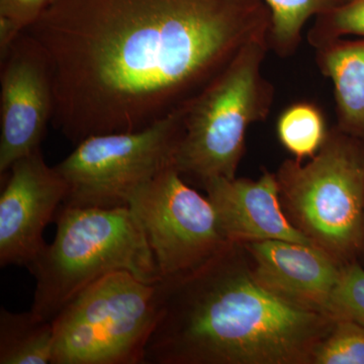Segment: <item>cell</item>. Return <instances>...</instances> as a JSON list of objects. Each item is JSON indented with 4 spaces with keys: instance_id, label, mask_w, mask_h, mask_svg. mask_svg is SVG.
Wrapping results in <instances>:
<instances>
[{
    "instance_id": "6da1fadb",
    "label": "cell",
    "mask_w": 364,
    "mask_h": 364,
    "mask_svg": "<svg viewBox=\"0 0 364 364\" xmlns=\"http://www.w3.org/2000/svg\"><path fill=\"white\" fill-rule=\"evenodd\" d=\"M269 26L264 0H51L26 32L51 65V123L77 145L189 104Z\"/></svg>"
},
{
    "instance_id": "7a4b0ae2",
    "label": "cell",
    "mask_w": 364,
    "mask_h": 364,
    "mask_svg": "<svg viewBox=\"0 0 364 364\" xmlns=\"http://www.w3.org/2000/svg\"><path fill=\"white\" fill-rule=\"evenodd\" d=\"M232 244L188 277L162 280L146 364H291L312 360L335 318L280 298L242 267Z\"/></svg>"
},
{
    "instance_id": "3957f363",
    "label": "cell",
    "mask_w": 364,
    "mask_h": 364,
    "mask_svg": "<svg viewBox=\"0 0 364 364\" xmlns=\"http://www.w3.org/2000/svg\"><path fill=\"white\" fill-rule=\"evenodd\" d=\"M55 240L28 267L35 277L33 313L52 321L76 294L109 273L162 282L154 254L129 207L59 208Z\"/></svg>"
},
{
    "instance_id": "277c9868",
    "label": "cell",
    "mask_w": 364,
    "mask_h": 364,
    "mask_svg": "<svg viewBox=\"0 0 364 364\" xmlns=\"http://www.w3.org/2000/svg\"><path fill=\"white\" fill-rule=\"evenodd\" d=\"M268 37L246 45L191 102L173 166L183 179L205 186L235 178L249 127L267 119L273 85L262 74Z\"/></svg>"
},
{
    "instance_id": "5b68a950",
    "label": "cell",
    "mask_w": 364,
    "mask_h": 364,
    "mask_svg": "<svg viewBox=\"0 0 364 364\" xmlns=\"http://www.w3.org/2000/svg\"><path fill=\"white\" fill-rule=\"evenodd\" d=\"M160 282L116 272L76 294L52 320V364H146L161 312Z\"/></svg>"
},
{
    "instance_id": "8992f818",
    "label": "cell",
    "mask_w": 364,
    "mask_h": 364,
    "mask_svg": "<svg viewBox=\"0 0 364 364\" xmlns=\"http://www.w3.org/2000/svg\"><path fill=\"white\" fill-rule=\"evenodd\" d=\"M280 195L299 229L339 259L360 243L364 210V157L358 146L333 133L306 164L280 166Z\"/></svg>"
},
{
    "instance_id": "52a82bcc",
    "label": "cell",
    "mask_w": 364,
    "mask_h": 364,
    "mask_svg": "<svg viewBox=\"0 0 364 364\" xmlns=\"http://www.w3.org/2000/svg\"><path fill=\"white\" fill-rule=\"evenodd\" d=\"M188 105L142 130L88 136L55 166L67 184L63 207H128L139 186L173 165Z\"/></svg>"
},
{
    "instance_id": "ba28073f",
    "label": "cell",
    "mask_w": 364,
    "mask_h": 364,
    "mask_svg": "<svg viewBox=\"0 0 364 364\" xmlns=\"http://www.w3.org/2000/svg\"><path fill=\"white\" fill-rule=\"evenodd\" d=\"M127 205L142 225L162 280L188 277L232 245L210 200L173 165L135 189Z\"/></svg>"
},
{
    "instance_id": "9c48e42d",
    "label": "cell",
    "mask_w": 364,
    "mask_h": 364,
    "mask_svg": "<svg viewBox=\"0 0 364 364\" xmlns=\"http://www.w3.org/2000/svg\"><path fill=\"white\" fill-rule=\"evenodd\" d=\"M0 74V176L41 149L54 112L51 65L43 48L23 31Z\"/></svg>"
},
{
    "instance_id": "30bf717a",
    "label": "cell",
    "mask_w": 364,
    "mask_h": 364,
    "mask_svg": "<svg viewBox=\"0 0 364 364\" xmlns=\"http://www.w3.org/2000/svg\"><path fill=\"white\" fill-rule=\"evenodd\" d=\"M0 196V265L28 268L46 245L44 231L67 195V184L38 149L4 174ZM2 177V176H1Z\"/></svg>"
},
{
    "instance_id": "8fae6325",
    "label": "cell",
    "mask_w": 364,
    "mask_h": 364,
    "mask_svg": "<svg viewBox=\"0 0 364 364\" xmlns=\"http://www.w3.org/2000/svg\"><path fill=\"white\" fill-rule=\"evenodd\" d=\"M244 246L252 256V274L261 286L296 305L329 316L330 299L342 270L336 258L317 245L284 240Z\"/></svg>"
},
{
    "instance_id": "7c38bea8",
    "label": "cell",
    "mask_w": 364,
    "mask_h": 364,
    "mask_svg": "<svg viewBox=\"0 0 364 364\" xmlns=\"http://www.w3.org/2000/svg\"><path fill=\"white\" fill-rule=\"evenodd\" d=\"M203 188L214 205L225 236L232 244L284 240L316 245L282 212L277 174L264 172L257 181L215 178Z\"/></svg>"
},
{
    "instance_id": "4fadbf2b",
    "label": "cell",
    "mask_w": 364,
    "mask_h": 364,
    "mask_svg": "<svg viewBox=\"0 0 364 364\" xmlns=\"http://www.w3.org/2000/svg\"><path fill=\"white\" fill-rule=\"evenodd\" d=\"M317 61L332 81L340 126L364 133V40L337 39L318 46Z\"/></svg>"
},
{
    "instance_id": "5bb4252c",
    "label": "cell",
    "mask_w": 364,
    "mask_h": 364,
    "mask_svg": "<svg viewBox=\"0 0 364 364\" xmlns=\"http://www.w3.org/2000/svg\"><path fill=\"white\" fill-rule=\"evenodd\" d=\"M52 321L30 312L0 310V364H52Z\"/></svg>"
},
{
    "instance_id": "9a60e30c",
    "label": "cell",
    "mask_w": 364,
    "mask_h": 364,
    "mask_svg": "<svg viewBox=\"0 0 364 364\" xmlns=\"http://www.w3.org/2000/svg\"><path fill=\"white\" fill-rule=\"evenodd\" d=\"M345 0H264L270 14L269 49L287 57L298 49L304 26L313 16L332 11Z\"/></svg>"
},
{
    "instance_id": "2e32d148",
    "label": "cell",
    "mask_w": 364,
    "mask_h": 364,
    "mask_svg": "<svg viewBox=\"0 0 364 364\" xmlns=\"http://www.w3.org/2000/svg\"><path fill=\"white\" fill-rule=\"evenodd\" d=\"M277 132L282 145L299 161L315 156L329 136L324 114L306 102L289 105L282 112Z\"/></svg>"
},
{
    "instance_id": "e0dca14e",
    "label": "cell",
    "mask_w": 364,
    "mask_h": 364,
    "mask_svg": "<svg viewBox=\"0 0 364 364\" xmlns=\"http://www.w3.org/2000/svg\"><path fill=\"white\" fill-rule=\"evenodd\" d=\"M317 364H364V327L338 318L313 353Z\"/></svg>"
},
{
    "instance_id": "ac0fdd59",
    "label": "cell",
    "mask_w": 364,
    "mask_h": 364,
    "mask_svg": "<svg viewBox=\"0 0 364 364\" xmlns=\"http://www.w3.org/2000/svg\"><path fill=\"white\" fill-rule=\"evenodd\" d=\"M348 35L364 37V0H346L318 16L317 23L309 33V40L317 48Z\"/></svg>"
},
{
    "instance_id": "d6986e66",
    "label": "cell",
    "mask_w": 364,
    "mask_h": 364,
    "mask_svg": "<svg viewBox=\"0 0 364 364\" xmlns=\"http://www.w3.org/2000/svg\"><path fill=\"white\" fill-rule=\"evenodd\" d=\"M328 314L335 320L344 318L364 327V269L351 264L342 268L330 299Z\"/></svg>"
},
{
    "instance_id": "ffe728a7",
    "label": "cell",
    "mask_w": 364,
    "mask_h": 364,
    "mask_svg": "<svg viewBox=\"0 0 364 364\" xmlns=\"http://www.w3.org/2000/svg\"><path fill=\"white\" fill-rule=\"evenodd\" d=\"M51 0H0V16L9 18L21 31L33 25Z\"/></svg>"
},
{
    "instance_id": "44dd1931",
    "label": "cell",
    "mask_w": 364,
    "mask_h": 364,
    "mask_svg": "<svg viewBox=\"0 0 364 364\" xmlns=\"http://www.w3.org/2000/svg\"><path fill=\"white\" fill-rule=\"evenodd\" d=\"M23 31L9 18L0 16V63L6 59Z\"/></svg>"
},
{
    "instance_id": "7402d4cb",
    "label": "cell",
    "mask_w": 364,
    "mask_h": 364,
    "mask_svg": "<svg viewBox=\"0 0 364 364\" xmlns=\"http://www.w3.org/2000/svg\"><path fill=\"white\" fill-rule=\"evenodd\" d=\"M345 1H346V0H345Z\"/></svg>"
}]
</instances>
